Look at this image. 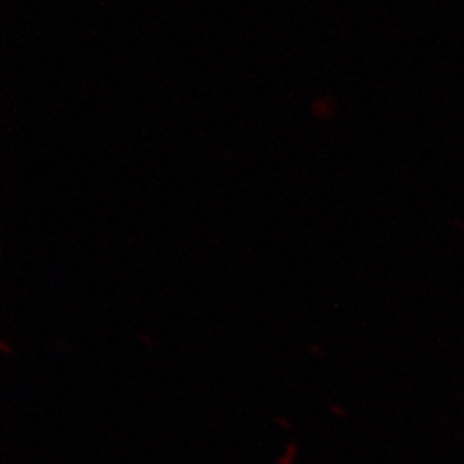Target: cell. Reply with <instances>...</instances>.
<instances>
[{
  "label": "cell",
  "instance_id": "obj_1",
  "mask_svg": "<svg viewBox=\"0 0 464 464\" xmlns=\"http://www.w3.org/2000/svg\"><path fill=\"white\" fill-rule=\"evenodd\" d=\"M312 114L320 121H327L332 117V99H315L312 103Z\"/></svg>",
  "mask_w": 464,
  "mask_h": 464
}]
</instances>
